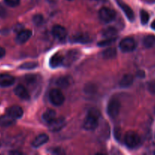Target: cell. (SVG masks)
Here are the masks:
<instances>
[{
	"label": "cell",
	"mask_w": 155,
	"mask_h": 155,
	"mask_svg": "<svg viewBox=\"0 0 155 155\" xmlns=\"http://www.w3.org/2000/svg\"><path fill=\"white\" fill-rule=\"evenodd\" d=\"M154 113H155V107H154Z\"/></svg>",
	"instance_id": "38"
},
{
	"label": "cell",
	"mask_w": 155,
	"mask_h": 155,
	"mask_svg": "<svg viewBox=\"0 0 155 155\" xmlns=\"http://www.w3.org/2000/svg\"><path fill=\"white\" fill-rule=\"evenodd\" d=\"M10 154H21L22 153L20 152V151H11Z\"/></svg>",
	"instance_id": "34"
},
{
	"label": "cell",
	"mask_w": 155,
	"mask_h": 155,
	"mask_svg": "<svg viewBox=\"0 0 155 155\" xmlns=\"http://www.w3.org/2000/svg\"><path fill=\"white\" fill-rule=\"evenodd\" d=\"M15 123V119L9 116V114L2 115L0 117V127H8L14 125Z\"/></svg>",
	"instance_id": "17"
},
{
	"label": "cell",
	"mask_w": 155,
	"mask_h": 155,
	"mask_svg": "<svg viewBox=\"0 0 155 155\" xmlns=\"http://www.w3.org/2000/svg\"><path fill=\"white\" fill-rule=\"evenodd\" d=\"M78 51H74V50L69 51V52L68 53V54H67V57L65 58H64V61H66L67 64H71L78 58Z\"/></svg>",
	"instance_id": "23"
},
{
	"label": "cell",
	"mask_w": 155,
	"mask_h": 155,
	"mask_svg": "<svg viewBox=\"0 0 155 155\" xmlns=\"http://www.w3.org/2000/svg\"><path fill=\"white\" fill-rule=\"evenodd\" d=\"M64 61V57L60 54L59 53H56L54 55H53L51 57V58L50 59V66L51 68H57V67L60 66Z\"/></svg>",
	"instance_id": "15"
},
{
	"label": "cell",
	"mask_w": 155,
	"mask_h": 155,
	"mask_svg": "<svg viewBox=\"0 0 155 155\" xmlns=\"http://www.w3.org/2000/svg\"><path fill=\"white\" fill-rule=\"evenodd\" d=\"M36 67H37V64L35 63V62H27V63L22 64L20 66V68L24 70H31L36 68Z\"/></svg>",
	"instance_id": "26"
},
{
	"label": "cell",
	"mask_w": 155,
	"mask_h": 155,
	"mask_svg": "<svg viewBox=\"0 0 155 155\" xmlns=\"http://www.w3.org/2000/svg\"><path fill=\"white\" fill-rule=\"evenodd\" d=\"M120 102L116 98H112L109 100L107 104V114L111 118L114 119L119 114Z\"/></svg>",
	"instance_id": "4"
},
{
	"label": "cell",
	"mask_w": 155,
	"mask_h": 155,
	"mask_svg": "<svg viewBox=\"0 0 155 155\" xmlns=\"http://www.w3.org/2000/svg\"><path fill=\"white\" fill-rule=\"evenodd\" d=\"M7 114L14 119H20L23 116V110L19 106H12L7 110Z\"/></svg>",
	"instance_id": "12"
},
{
	"label": "cell",
	"mask_w": 155,
	"mask_h": 155,
	"mask_svg": "<svg viewBox=\"0 0 155 155\" xmlns=\"http://www.w3.org/2000/svg\"><path fill=\"white\" fill-rule=\"evenodd\" d=\"M69 80L67 77H61L56 81V85L60 88H65L69 85Z\"/></svg>",
	"instance_id": "24"
},
{
	"label": "cell",
	"mask_w": 155,
	"mask_h": 155,
	"mask_svg": "<svg viewBox=\"0 0 155 155\" xmlns=\"http://www.w3.org/2000/svg\"><path fill=\"white\" fill-rule=\"evenodd\" d=\"M115 38H109V39H106L104 40L100 41V42H98L99 46H107V45H110L112 42H115Z\"/></svg>",
	"instance_id": "28"
},
{
	"label": "cell",
	"mask_w": 155,
	"mask_h": 155,
	"mask_svg": "<svg viewBox=\"0 0 155 155\" xmlns=\"http://www.w3.org/2000/svg\"><path fill=\"white\" fill-rule=\"evenodd\" d=\"M99 18L104 23H110L115 18V12L107 7H103L99 11Z\"/></svg>",
	"instance_id": "5"
},
{
	"label": "cell",
	"mask_w": 155,
	"mask_h": 155,
	"mask_svg": "<svg viewBox=\"0 0 155 155\" xmlns=\"http://www.w3.org/2000/svg\"><path fill=\"white\" fill-rule=\"evenodd\" d=\"M32 32L29 30H21L16 36V42L18 44H23L27 42L30 38Z\"/></svg>",
	"instance_id": "10"
},
{
	"label": "cell",
	"mask_w": 155,
	"mask_h": 155,
	"mask_svg": "<svg viewBox=\"0 0 155 155\" xmlns=\"http://www.w3.org/2000/svg\"><path fill=\"white\" fill-rule=\"evenodd\" d=\"M124 140L126 146L129 148H136L141 143L140 136L134 131H129L126 133Z\"/></svg>",
	"instance_id": "2"
},
{
	"label": "cell",
	"mask_w": 155,
	"mask_h": 155,
	"mask_svg": "<svg viewBox=\"0 0 155 155\" xmlns=\"http://www.w3.org/2000/svg\"><path fill=\"white\" fill-rule=\"evenodd\" d=\"M140 16H141V21L142 24H146L149 21V14L146 11L141 10L140 12Z\"/></svg>",
	"instance_id": "27"
},
{
	"label": "cell",
	"mask_w": 155,
	"mask_h": 155,
	"mask_svg": "<svg viewBox=\"0 0 155 155\" xmlns=\"http://www.w3.org/2000/svg\"><path fill=\"white\" fill-rule=\"evenodd\" d=\"M65 126V120L64 117L55 118L52 122L49 123L48 128L51 132H59Z\"/></svg>",
	"instance_id": "7"
},
{
	"label": "cell",
	"mask_w": 155,
	"mask_h": 155,
	"mask_svg": "<svg viewBox=\"0 0 155 155\" xmlns=\"http://www.w3.org/2000/svg\"><path fill=\"white\" fill-rule=\"evenodd\" d=\"M50 152L53 154H65V151L60 148H53L50 150Z\"/></svg>",
	"instance_id": "30"
},
{
	"label": "cell",
	"mask_w": 155,
	"mask_h": 155,
	"mask_svg": "<svg viewBox=\"0 0 155 155\" xmlns=\"http://www.w3.org/2000/svg\"><path fill=\"white\" fill-rule=\"evenodd\" d=\"M43 120L46 123H50L56 117V114L55 110H52V109H48L46 110L43 114Z\"/></svg>",
	"instance_id": "18"
},
{
	"label": "cell",
	"mask_w": 155,
	"mask_h": 155,
	"mask_svg": "<svg viewBox=\"0 0 155 155\" xmlns=\"http://www.w3.org/2000/svg\"><path fill=\"white\" fill-rule=\"evenodd\" d=\"M102 34H103V37H105L106 39H109V38H115V36L117 34V30L116 29L114 28V27H109L107 28L104 29V30L102 31Z\"/></svg>",
	"instance_id": "19"
},
{
	"label": "cell",
	"mask_w": 155,
	"mask_h": 155,
	"mask_svg": "<svg viewBox=\"0 0 155 155\" xmlns=\"http://www.w3.org/2000/svg\"><path fill=\"white\" fill-rule=\"evenodd\" d=\"M48 140L49 136L45 133H42V134H40L39 136H37L33 139V142H32V145L34 148H39V147L42 146L44 144L46 143Z\"/></svg>",
	"instance_id": "14"
},
{
	"label": "cell",
	"mask_w": 155,
	"mask_h": 155,
	"mask_svg": "<svg viewBox=\"0 0 155 155\" xmlns=\"http://www.w3.org/2000/svg\"><path fill=\"white\" fill-rule=\"evenodd\" d=\"M143 44L146 48H152L155 45V36L148 35L143 39Z\"/></svg>",
	"instance_id": "20"
},
{
	"label": "cell",
	"mask_w": 155,
	"mask_h": 155,
	"mask_svg": "<svg viewBox=\"0 0 155 155\" xmlns=\"http://www.w3.org/2000/svg\"><path fill=\"white\" fill-rule=\"evenodd\" d=\"M49 98L50 102L55 106L62 105L65 101V96L63 93L58 89H52L50 91L49 94Z\"/></svg>",
	"instance_id": "3"
},
{
	"label": "cell",
	"mask_w": 155,
	"mask_h": 155,
	"mask_svg": "<svg viewBox=\"0 0 155 155\" xmlns=\"http://www.w3.org/2000/svg\"><path fill=\"white\" fill-rule=\"evenodd\" d=\"M89 36L85 34H77L73 37V42H81V43H87L90 42Z\"/></svg>",
	"instance_id": "22"
},
{
	"label": "cell",
	"mask_w": 155,
	"mask_h": 155,
	"mask_svg": "<svg viewBox=\"0 0 155 155\" xmlns=\"http://www.w3.org/2000/svg\"><path fill=\"white\" fill-rule=\"evenodd\" d=\"M15 95L20 98L23 100H29L30 99V95L29 92H27V89L22 86V85H18L15 89Z\"/></svg>",
	"instance_id": "13"
},
{
	"label": "cell",
	"mask_w": 155,
	"mask_h": 155,
	"mask_svg": "<svg viewBox=\"0 0 155 155\" xmlns=\"http://www.w3.org/2000/svg\"><path fill=\"white\" fill-rule=\"evenodd\" d=\"M94 1H97V2H103L104 0H94Z\"/></svg>",
	"instance_id": "36"
},
{
	"label": "cell",
	"mask_w": 155,
	"mask_h": 155,
	"mask_svg": "<svg viewBox=\"0 0 155 155\" xmlns=\"http://www.w3.org/2000/svg\"><path fill=\"white\" fill-rule=\"evenodd\" d=\"M52 33L55 37L59 39H63L67 35V31L65 28L61 25L53 26V29H52Z\"/></svg>",
	"instance_id": "9"
},
{
	"label": "cell",
	"mask_w": 155,
	"mask_h": 155,
	"mask_svg": "<svg viewBox=\"0 0 155 155\" xmlns=\"http://www.w3.org/2000/svg\"><path fill=\"white\" fill-rule=\"evenodd\" d=\"M26 80L27 83H32L36 81V76L34 75H27L26 77Z\"/></svg>",
	"instance_id": "32"
},
{
	"label": "cell",
	"mask_w": 155,
	"mask_h": 155,
	"mask_svg": "<svg viewBox=\"0 0 155 155\" xmlns=\"http://www.w3.org/2000/svg\"><path fill=\"white\" fill-rule=\"evenodd\" d=\"M116 56V50L114 48H109L103 51V57L105 59H112Z\"/></svg>",
	"instance_id": "21"
},
{
	"label": "cell",
	"mask_w": 155,
	"mask_h": 155,
	"mask_svg": "<svg viewBox=\"0 0 155 155\" xmlns=\"http://www.w3.org/2000/svg\"><path fill=\"white\" fill-rule=\"evenodd\" d=\"M15 83V78L9 74H0V86L9 87L12 86Z\"/></svg>",
	"instance_id": "11"
},
{
	"label": "cell",
	"mask_w": 155,
	"mask_h": 155,
	"mask_svg": "<svg viewBox=\"0 0 155 155\" xmlns=\"http://www.w3.org/2000/svg\"><path fill=\"white\" fill-rule=\"evenodd\" d=\"M33 22L36 26H40L41 24H43V15H40V14L35 15L33 17Z\"/></svg>",
	"instance_id": "25"
},
{
	"label": "cell",
	"mask_w": 155,
	"mask_h": 155,
	"mask_svg": "<svg viewBox=\"0 0 155 155\" xmlns=\"http://www.w3.org/2000/svg\"><path fill=\"white\" fill-rule=\"evenodd\" d=\"M99 111L96 109H91L89 110L88 114V116L85 118L83 124V127L84 130L88 131H92L94 130L97 127L99 124Z\"/></svg>",
	"instance_id": "1"
},
{
	"label": "cell",
	"mask_w": 155,
	"mask_h": 155,
	"mask_svg": "<svg viewBox=\"0 0 155 155\" xmlns=\"http://www.w3.org/2000/svg\"><path fill=\"white\" fill-rule=\"evenodd\" d=\"M68 1H72V0H68Z\"/></svg>",
	"instance_id": "37"
},
{
	"label": "cell",
	"mask_w": 155,
	"mask_h": 155,
	"mask_svg": "<svg viewBox=\"0 0 155 155\" xmlns=\"http://www.w3.org/2000/svg\"><path fill=\"white\" fill-rule=\"evenodd\" d=\"M135 47L136 43L132 37L124 38L119 42V48L122 52H131L135 49Z\"/></svg>",
	"instance_id": "6"
},
{
	"label": "cell",
	"mask_w": 155,
	"mask_h": 155,
	"mask_svg": "<svg viewBox=\"0 0 155 155\" xmlns=\"http://www.w3.org/2000/svg\"><path fill=\"white\" fill-rule=\"evenodd\" d=\"M5 2L10 7H16L19 5L20 0H5Z\"/></svg>",
	"instance_id": "29"
},
{
	"label": "cell",
	"mask_w": 155,
	"mask_h": 155,
	"mask_svg": "<svg viewBox=\"0 0 155 155\" xmlns=\"http://www.w3.org/2000/svg\"><path fill=\"white\" fill-rule=\"evenodd\" d=\"M134 81V77L132 74H125L122 77L121 80L119 81V85L122 88H128L131 86L133 83Z\"/></svg>",
	"instance_id": "16"
},
{
	"label": "cell",
	"mask_w": 155,
	"mask_h": 155,
	"mask_svg": "<svg viewBox=\"0 0 155 155\" xmlns=\"http://www.w3.org/2000/svg\"><path fill=\"white\" fill-rule=\"evenodd\" d=\"M115 1H116L118 5L121 8L122 12H124L128 20L131 22L134 21V20H135V14H134L133 10L126 3H125L122 0H115Z\"/></svg>",
	"instance_id": "8"
},
{
	"label": "cell",
	"mask_w": 155,
	"mask_h": 155,
	"mask_svg": "<svg viewBox=\"0 0 155 155\" xmlns=\"http://www.w3.org/2000/svg\"><path fill=\"white\" fill-rule=\"evenodd\" d=\"M5 54V50L2 47H0V58L4 57Z\"/></svg>",
	"instance_id": "33"
},
{
	"label": "cell",
	"mask_w": 155,
	"mask_h": 155,
	"mask_svg": "<svg viewBox=\"0 0 155 155\" xmlns=\"http://www.w3.org/2000/svg\"><path fill=\"white\" fill-rule=\"evenodd\" d=\"M147 90L149 91V92L153 95H155V83L153 82H150L147 85Z\"/></svg>",
	"instance_id": "31"
},
{
	"label": "cell",
	"mask_w": 155,
	"mask_h": 155,
	"mask_svg": "<svg viewBox=\"0 0 155 155\" xmlns=\"http://www.w3.org/2000/svg\"><path fill=\"white\" fill-rule=\"evenodd\" d=\"M151 28L153 29V30H155V21H153V22L151 23Z\"/></svg>",
	"instance_id": "35"
}]
</instances>
